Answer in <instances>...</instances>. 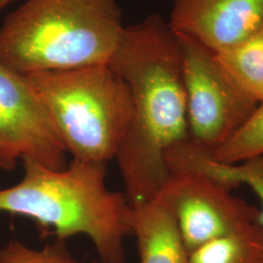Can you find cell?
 I'll list each match as a JSON object with an SVG mask.
<instances>
[{"label":"cell","mask_w":263,"mask_h":263,"mask_svg":"<svg viewBox=\"0 0 263 263\" xmlns=\"http://www.w3.org/2000/svg\"><path fill=\"white\" fill-rule=\"evenodd\" d=\"M108 65L131 94L133 118L115 158L126 197L140 204L156 197L169 179L166 153L189 138L178 35L152 13L125 27Z\"/></svg>","instance_id":"cell-1"},{"label":"cell","mask_w":263,"mask_h":263,"mask_svg":"<svg viewBox=\"0 0 263 263\" xmlns=\"http://www.w3.org/2000/svg\"><path fill=\"white\" fill-rule=\"evenodd\" d=\"M25 176L0 190V212L28 216L59 240L78 234L94 243L102 263H123L124 240L133 235V207L125 194L106 186V164L73 161L52 170L23 159Z\"/></svg>","instance_id":"cell-2"},{"label":"cell","mask_w":263,"mask_h":263,"mask_svg":"<svg viewBox=\"0 0 263 263\" xmlns=\"http://www.w3.org/2000/svg\"><path fill=\"white\" fill-rule=\"evenodd\" d=\"M122 17L115 0H27L0 26V61L22 76L108 64Z\"/></svg>","instance_id":"cell-3"},{"label":"cell","mask_w":263,"mask_h":263,"mask_svg":"<svg viewBox=\"0 0 263 263\" xmlns=\"http://www.w3.org/2000/svg\"><path fill=\"white\" fill-rule=\"evenodd\" d=\"M27 77L58 138L73 158L107 164L133 118L127 84L108 64L35 72Z\"/></svg>","instance_id":"cell-4"},{"label":"cell","mask_w":263,"mask_h":263,"mask_svg":"<svg viewBox=\"0 0 263 263\" xmlns=\"http://www.w3.org/2000/svg\"><path fill=\"white\" fill-rule=\"evenodd\" d=\"M176 34L182 52L188 139L213 154L234 136L259 104L228 76L214 51L192 38Z\"/></svg>","instance_id":"cell-5"},{"label":"cell","mask_w":263,"mask_h":263,"mask_svg":"<svg viewBox=\"0 0 263 263\" xmlns=\"http://www.w3.org/2000/svg\"><path fill=\"white\" fill-rule=\"evenodd\" d=\"M156 197L175 216L188 254L210 241L258 223L259 209L200 174L171 173Z\"/></svg>","instance_id":"cell-6"},{"label":"cell","mask_w":263,"mask_h":263,"mask_svg":"<svg viewBox=\"0 0 263 263\" xmlns=\"http://www.w3.org/2000/svg\"><path fill=\"white\" fill-rule=\"evenodd\" d=\"M66 152L27 77L0 61V167L11 169L28 158L64 170Z\"/></svg>","instance_id":"cell-7"},{"label":"cell","mask_w":263,"mask_h":263,"mask_svg":"<svg viewBox=\"0 0 263 263\" xmlns=\"http://www.w3.org/2000/svg\"><path fill=\"white\" fill-rule=\"evenodd\" d=\"M174 32L215 53L241 43L263 24V0H173Z\"/></svg>","instance_id":"cell-8"},{"label":"cell","mask_w":263,"mask_h":263,"mask_svg":"<svg viewBox=\"0 0 263 263\" xmlns=\"http://www.w3.org/2000/svg\"><path fill=\"white\" fill-rule=\"evenodd\" d=\"M132 228L141 263H187L176 218L159 198L133 207Z\"/></svg>","instance_id":"cell-9"},{"label":"cell","mask_w":263,"mask_h":263,"mask_svg":"<svg viewBox=\"0 0 263 263\" xmlns=\"http://www.w3.org/2000/svg\"><path fill=\"white\" fill-rule=\"evenodd\" d=\"M167 166L171 173L190 172L208 177L232 190L248 185L259 198L258 224L263 230V154L246 160L242 165L223 164L189 140L182 141L167 153Z\"/></svg>","instance_id":"cell-10"},{"label":"cell","mask_w":263,"mask_h":263,"mask_svg":"<svg viewBox=\"0 0 263 263\" xmlns=\"http://www.w3.org/2000/svg\"><path fill=\"white\" fill-rule=\"evenodd\" d=\"M216 55L236 84L256 103H263V24L241 43Z\"/></svg>","instance_id":"cell-11"},{"label":"cell","mask_w":263,"mask_h":263,"mask_svg":"<svg viewBox=\"0 0 263 263\" xmlns=\"http://www.w3.org/2000/svg\"><path fill=\"white\" fill-rule=\"evenodd\" d=\"M187 263H263V230L258 223L200 246Z\"/></svg>","instance_id":"cell-12"},{"label":"cell","mask_w":263,"mask_h":263,"mask_svg":"<svg viewBox=\"0 0 263 263\" xmlns=\"http://www.w3.org/2000/svg\"><path fill=\"white\" fill-rule=\"evenodd\" d=\"M263 154V103L234 136L215 151L214 159L223 164H238Z\"/></svg>","instance_id":"cell-13"},{"label":"cell","mask_w":263,"mask_h":263,"mask_svg":"<svg viewBox=\"0 0 263 263\" xmlns=\"http://www.w3.org/2000/svg\"><path fill=\"white\" fill-rule=\"evenodd\" d=\"M0 263L77 262L69 254L66 241L57 239L54 244L46 245L41 251L29 249L18 241H11L0 249Z\"/></svg>","instance_id":"cell-14"},{"label":"cell","mask_w":263,"mask_h":263,"mask_svg":"<svg viewBox=\"0 0 263 263\" xmlns=\"http://www.w3.org/2000/svg\"><path fill=\"white\" fill-rule=\"evenodd\" d=\"M15 0H0V13Z\"/></svg>","instance_id":"cell-15"}]
</instances>
